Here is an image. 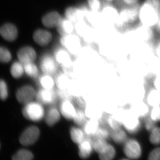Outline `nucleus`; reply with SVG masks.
Segmentation results:
<instances>
[{
  "label": "nucleus",
  "mask_w": 160,
  "mask_h": 160,
  "mask_svg": "<svg viewBox=\"0 0 160 160\" xmlns=\"http://www.w3.org/2000/svg\"><path fill=\"white\" fill-rule=\"evenodd\" d=\"M158 27L159 29L160 30V19L159 21H158Z\"/></svg>",
  "instance_id": "obj_51"
},
{
  "label": "nucleus",
  "mask_w": 160,
  "mask_h": 160,
  "mask_svg": "<svg viewBox=\"0 0 160 160\" xmlns=\"http://www.w3.org/2000/svg\"><path fill=\"white\" fill-rule=\"evenodd\" d=\"M84 127L85 132L89 135H93L99 128L98 122L95 119H90L87 121Z\"/></svg>",
  "instance_id": "obj_24"
},
{
  "label": "nucleus",
  "mask_w": 160,
  "mask_h": 160,
  "mask_svg": "<svg viewBox=\"0 0 160 160\" xmlns=\"http://www.w3.org/2000/svg\"><path fill=\"white\" fill-rule=\"evenodd\" d=\"M62 19L57 12H51L45 15L42 19V22L45 27L53 28L57 27Z\"/></svg>",
  "instance_id": "obj_11"
},
{
  "label": "nucleus",
  "mask_w": 160,
  "mask_h": 160,
  "mask_svg": "<svg viewBox=\"0 0 160 160\" xmlns=\"http://www.w3.org/2000/svg\"><path fill=\"white\" fill-rule=\"evenodd\" d=\"M103 15L108 22H117L118 19L119 15L117 10L113 7H107L103 11Z\"/></svg>",
  "instance_id": "obj_26"
},
{
  "label": "nucleus",
  "mask_w": 160,
  "mask_h": 160,
  "mask_svg": "<svg viewBox=\"0 0 160 160\" xmlns=\"http://www.w3.org/2000/svg\"><path fill=\"white\" fill-rule=\"evenodd\" d=\"M111 137L115 142L121 144L124 143L127 139L126 132L122 129L113 130L111 132Z\"/></svg>",
  "instance_id": "obj_32"
},
{
  "label": "nucleus",
  "mask_w": 160,
  "mask_h": 160,
  "mask_svg": "<svg viewBox=\"0 0 160 160\" xmlns=\"http://www.w3.org/2000/svg\"><path fill=\"white\" fill-rule=\"evenodd\" d=\"M35 95L34 89L32 86H29L21 87L18 89L16 94L18 102L25 105L32 102Z\"/></svg>",
  "instance_id": "obj_5"
},
{
  "label": "nucleus",
  "mask_w": 160,
  "mask_h": 160,
  "mask_svg": "<svg viewBox=\"0 0 160 160\" xmlns=\"http://www.w3.org/2000/svg\"><path fill=\"white\" fill-rule=\"evenodd\" d=\"M17 57L20 62L25 64L32 62L36 58V53L33 48L30 46H26L21 48L18 51Z\"/></svg>",
  "instance_id": "obj_9"
},
{
  "label": "nucleus",
  "mask_w": 160,
  "mask_h": 160,
  "mask_svg": "<svg viewBox=\"0 0 160 160\" xmlns=\"http://www.w3.org/2000/svg\"><path fill=\"white\" fill-rule=\"evenodd\" d=\"M89 6L92 10L98 11L100 8V3L99 0H88Z\"/></svg>",
  "instance_id": "obj_45"
},
{
  "label": "nucleus",
  "mask_w": 160,
  "mask_h": 160,
  "mask_svg": "<svg viewBox=\"0 0 160 160\" xmlns=\"http://www.w3.org/2000/svg\"><path fill=\"white\" fill-rule=\"evenodd\" d=\"M8 88L4 80H1L0 82V96L1 99L5 100L8 97Z\"/></svg>",
  "instance_id": "obj_40"
},
{
  "label": "nucleus",
  "mask_w": 160,
  "mask_h": 160,
  "mask_svg": "<svg viewBox=\"0 0 160 160\" xmlns=\"http://www.w3.org/2000/svg\"><path fill=\"white\" fill-rule=\"evenodd\" d=\"M56 84L59 89H66L70 85V80L67 75L61 73L58 76Z\"/></svg>",
  "instance_id": "obj_27"
},
{
  "label": "nucleus",
  "mask_w": 160,
  "mask_h": 160,
  "mask_svg": "<svg viewBox=\"0 0 160 160\" xmlns=\"http://www.w3.org/2000/svg\"><path fill=\"white\" fill-rule=\"evenodd\" d=\"M157 52L158 56L160 58V44L159 45V46H158Z\"/></svg>",
  "instance_id": "obj_50"
},
{
  "label": "nucleus",
  "mask_w": 160,
  "mask_h": 160,
  "mask_svg": "<svg viewBox=\"0 0 160 160\" xmlns=\"http://www.w3.org/2000/svg\"><path fill=\"white\" fill-rule=\"evenodd\" d=\"M71 139L76 144H79L85 139L84 134L81 129L76 127H72L70 131Z\"/></svg>",
  "instance_id": "obj_29"
},
{
  "label": "nucleus",
  "mask_w": 160,
  "mask_h": 160,
  "mask_svg": "<svg viewBox=\"0 0 160 160\" xmlns=\"http://www.w3.org/2000/svg\"><path fill=\"white\" fill-rule=\"evenodd\" d=\"M150 117L154 122L160 121V106H157L153 107L150 113Z\"/></svg>",
  "instance_id": "obj_41"
},
{
  "label": "nucleus",
  "mask_w": 160,
  "mask_h": 160,
  "mask_svg": "<svg viewBox=\"0 0 160 160\" xmlns=\"http://www.w3.org/2000/svg\"><path fill=\"white\" fill-rule=\"evenodd\" d=\"M39 82L43 89H52L54 86V81L50 75L46 74L40 78Z\"/></svg>",
  "instance_id": "obj_31"
},
{
  "label": "nucleus",
  "mask_w": 160,
  "mask_h": 160,
  "mask_svg": "<svg viewBox=\"0 0 160 160\" xmlns=\"http://www.w3.org/2000/svg\"><path fill=\"white\" fill-rule=\"evenodd\" d=\"M24 68L26 74L30 77L36 78L38 76V70L37 67L32 62L24 64Z\"/></svg>",
  "instance_id": "obj_33"
},
{
  "label": "nucleus",
  "mask_w": 160,
  "mask_h": 160,
  "mask_svg": "<svg viewBox=\"0 0 160 160\" xmlns=\"http://www.w3.org/2000/svg\"><path fill=\"white\" fill-rule=\"evenodd\" d=\"M85 10L75 7H69L65 12V15L67 19L72 22H78L83 17L85 13Z\"/></svg>",
  "instance_id": "obj_16"
},
{
  "label": "nucleus",
  "mask_w": 160,
  "mask_h": 160,
  "mask_svg": "<svg viewBox=\"0 0 160 160\" xmlns=\"http://www.w3.org/2000/svg\"><path fill=\"white\" fill-rule=\"evenodd\" d=\"M139 17L143 25L149 27L155 25L158 22L160 18L155 9L146 3L140 10Z\"/></svg>",
  "instance_id": "obj_3"
},
{
  "label": "nucleus",
  "mask_w": 160,
  "mask_h": 160,
  "mask_svg": "<svg viewBox=\"0 0 160 160\" xmlns=\"http://www.w3.org/2000/svg\"><path fill=\"white\" fill-rule=\"evenodd\" d=\"M108 123L113 130L121 129V127L122 125V121L115 114L111 116L108 118Z\"/></svg>",
  "instance_id": "obj_35"
},
{
  "label": "nucleus",
  "mask_w": 160,
  "mask_h": 160,
  "mask_svg": "<svg viewBox=\"0 0 160 160\" xmlns=\"http://www.w3.org/2000/svg\"><path fill=\"white\" fill-rule=\"evenodd\" d=\"M147 102L149 106L153 107L160 105V91L153 89L149 92L147 97Z\"/></svg>",
  "instance_id": "obj_23"
},
{
  "label": "nucleus",
  "mask_w": 160,
  "mask_h": 160,
  "mask_svg": "<svg viewBox=\"0 0 160 160\" xmlns=\"http://www.w3.org/2000/svg\"><path fill=\"white\" fill-rule=\"evenodd\" d=\"M154 85L156 89L160 91V74L158 75L154 81Z\"/></svg>",
  "instance_id": "obj_48"
},
{
  "label": "nucleus",
  "mask_w": 160,
  "mask_h": 160,
  "mask_svg": "<svg viewBox=\"0 0 160 160\" xmlns=\"http://www.w3.org/2000/svg\"><path fill=\"white\" fill-rule=\"evenodd\" d=\"M60 114L58 110L55 108H51L47 112L45 117V121L48 126H53L59 121Z\"/></svg>",
  "instance_id": "obj_21"
},
{
  "label": "nucleus",
  "mask_w": 160,
  "mask_h": 160,
  "mask_svg": "<svg viewBox=\"0 0 160 160\" xmlns=\"http://www.w3.org/2000/svg\"><path fill=\"white\" fill-rule=\"evenodd\" d=\"M40 130L35 126L28 127L24 130L20 136L19 142L24 146H30L37 142L39 137Z\"/></svg>",
  "instance_id": "obj_4"
},
{
  "label": "nucleus",
  "mask_w": 160,
  "mask_h": 160,
  "mask_svg": "<svg viewBox=\"0 0 160 160\" xmlns=\"http://www.w3.org/2000/svg\"><path fill=\"white\" fill-rule=\"evenodd\" d=\"M99 153V158L102 160H111L114 158L115 149L110 144H107L104 149Z\"/></svg>",
  "instance_id": "obj_22"
},
{
  "label": "nucleus",
  "mask_w": 160,
  "mask_h": 160,
  "mask_svg": "<svg viewBox=\"0 0 160 160\" xmlns=\"http://www.w3.org/2000/svg\"><path fill=\"white\" fill-rule=\"evenodd\" d=\"M12 59L11 53L8 49L1 47L0 49V60L2 63H6L10 62Z\"/></svg>",
  "instance_id": "obj_39"
},
{
  "label": "nucleus",
  "mask_w": 160,
  "mask_h": 160,
  "mask_svg": "<svg viewBox=\"0 0 160 160\" xmlns=\"http://www.w3.org/2000/svg\"><path fill=\"white\" fill-rule=\"evenodd\" d=\"M109 1H112V0H109Z\"/></svg>",
  "instance_id": "obj_52"
},
{
  "label": "nucleus",
  "mask_w": 160,
  "mask_h": 160,
  "mask_svg": "<svg viewBox=\"0 0 160 160\" xmlns=\"http://www.w3.org/2000/svg\"><path fill=\"white\" fill-rule=\"evenodd\" d=\"M62 45L72 53L77 52L81 47V42L78 37L73 34L62 36L61 40Z\"/></svg>",
  "instance_id": "obj_7"
},
{
  "label": "nucleus",
  "mask_w": 160,
  "mask_h": 160,
  "mask_svg": "<svg viewBox=\"0 0 160 160\" xmlns=\"http://www.w3.org/2000/svg\"><path fill=\"white\" fill-rule=\"evenodd\" d=\"M124 151L127 158L132 159L138 158L142 154V149L139 143L135 140H130L126 142Z\"/></svg>",
  "instance_id": "obj_6"
},
{
  "label": "nucleus",
  "mask_w": 160,
  "mask_h": 160,
  "mask_svg": "<svg viewBox=\"0 0 160 160\" xmlns=\"http://www.w3.org/2000/svg\"><path fill=\"white\" fill-rule=\"evenodd\" d=\"M34 156L31 151L26 149H21L12 156L13 160H30L32 159Z\"/></svg>",
  "instance_id": "obj_30"
},
{
  "label": "nucleus",
  "mask_w": 160,
  "mask_h": 160,
  "mask_svg": "<svg viewBox=\"0 0 160 160\" xmlns=\"http://www.w3.org/2000/svg\"><path fill=\"white\" fill-rule=\"evenodd\" d=\"M60 112L63 117L67 120L73 119L77 111L69 100H64L60 106Z\"/></svg>",
  "instance_id": "obj_14"
},
{
  "label": "nucleus",
  "mask_w": 160,
  "mask_h": 160,
  "mask_svg": "<svg viewBox=\"0 0 160 160\" xmlns=\"http://www.w3.org/2000/svg\"><path fill=\"white\" fill-rule=\"evenodd\" d=\"M22 114L27 119L38 122L44 117L45 111L41 103L31 102L26 104L23 108Z\"/></svg>",
  "instance_id": "obj_2"
},
{
  "label": "nucleus",
  "mask_w": 160,
  "mask_h": 160,
  "mask_svg": "<svg viewBox=\"0 0 160 160\" xmlns=\"http://www.w3.org/2000/svg\"><path fill=\"white\" fill-rule=\"evenodd\" d=\"M92 149V142L90 140L84 139L79 144V155L82 159L87 158L90 156Z\"/></svg>",
  "instance_id": "obj_17"
},
{
  "label": "nucleus",
  "mask_w": 160,
  "mask_h": 160,
  "mask_svg": "<svg viewBox=\"0 0 160 160\" xmlns=\"http://www.w3.org/2000/svg\"><path fill=\"white\" fill-rule=\"evenodd\" d=\"M73 29L72 22L67 18L62 19L57 26L58 32L62 36L71 34Z\"/></svg>",
  "instance_id": "obj_20"
},
{
  "label": "nucleus",
  "mask_w": 160,
  "mask_h": 160,
  "mask_svg": "<svg viewBox=\"0 0 160 160\" xmlns=\"http://www.w3.org/2000/svg\"><path fill=\"white\" fill-rule=\"evenodd\" d=\"M151 68L155 73L160 74V58L154 60L151 64Z\"/></svg>",
  "instance_id": "obj_46"
},
{
  "label": "nucleus",
  "mask_w": 160,
  "mask_h": 160,
  "mask_svg": "<svg viewBox=\"0 0 160 160\" xmlns=\"http://www.w3.org/2000/svg\"><path fill=\"white\" fill-rule=\"evenodd\" d=\"M146 3L155 9L160 18V0H146Z\"/></svg>",
  "instance_id": "obj_43"
},
{
  "label": "nucleus",
  "mask_w": 160,
  "mask_h": 160,
  "mask_svg": "<svg viewBox=\"0 0 160 160\" xmlns=\"http://www.w3.org/2000/svg\"><path fill=\"white\" fill-rule=\"evenodd\" d=\"M149 141L153 145H159L160 144V128L154 127L152 130Z\"/></svg>",
  "instance_id": "obj_37"
},
{
  "label": "nucleus",
  "mask_w": 160,
  "mask_h": 160,
  "mask_svg": "<svg viewBox=\"0 0 160 160\" xmlns=\"http://www.w3.org/2000/svg\"><path fill=\"white\" fill-rule=\"evenodd\" d=\"M87 117L90 119H97L101 117L102 111L98 107L91 106L87 107L85 112Z\"/></svg>",
  "instance_id": "obj_34"
},
{
  "label": "nucleus",
  "mask_w": 160,
  "mask_h": 160,
  "mask_svg": "<svg viewBox=\"0 0 160 160\" xmlns=\"http://www.w3.org/2000/svg\"><path fill=\"white\" fill-rule=\"evenodd\" d=\"M24 66L21 62H15L12 64L10 68V73L14 78H19L22 76L24 73Z\"/></svg>",
  "instance_id": "obj_28"
},
{
  "label": "nucleus",
  "mask_w": 160,
  "mask_h": 160,
  "mask_svg": "<svg viewBox=\"0 0 160 160\" xmlns=\"http://www.w3.org/2000/svg\"><path fill=\"white\" fill-rule=\"evenodd\" d=\"M56 60L51 56L48 54L45 55L41 60V68L45 74H53L57 70Z\"/></svg>",
  "instance_id": "obj_8"
},
{
  "label": "nucleus",
  "mask_w": 160,
  "mask_h": 160,
  "mask_svg": "<svg viewBox=\"0 0 160 160\" xmlns=\"http://www.w3.org/2000/svg\"><path fill=\"white\" fill-rule=\"evenodd\" d=\"M124 1L127 4L132 5V4H135L137 2L138 0H124Z\"/></svg>",
  "instance_id": "obj_49"
},
{
  "label": "nucleus",
  "mask_w": 160,
  "mask_h": 160,
  "mask_svg": "<svg viewBox=\"0 0 160 160\" xmlns=\"http://www.w3.org/2000/svg\"><path fill=\"white\" fill-rule=\"evenodd\" d=\"M56 61L64 67L71 66V59L70 56L66 50L62 49L57 50L55 53Z\"/></svg>",
  "instance_id": "obj_18"
},
{
  "label": "nucleus",
  "mask_w": 160,
  "mask_h": 160,
  "mask_svg": "<svg viewBox=\"0 0 160 160\" xmlns=\"http://www.w3.org/2000/svg\"><path fill=\"white\" fill-rule=\"evenodd\" d=\"M154 121L151 118H148L145 122V127L147 130L150 131L154 128Z\"/></svg>",
  "instance_id": "obj_47"
},
{
  "label": "nucleus",
  "mask_w": 160,
  "mask_h": 160,
  "mask_svg": "<svg viewBox=\"0 0 160 160\" xmlns=\"http://www.w3.org/2000/svg\"><path fill=\"white\" fill-rule=\"evenodd\" d=\"M137 11L134 9H125L119 15L118 21L120 23L126 24L133 22L137 17Z\"/></svg>",
  "instance_id": "obj_15"
},
{
  "label": "nucleus",
  "mask_w": 160,
  "mask_h": 160,
  "mask_svg": "<svg viewBox=\"0 0 160 160\" xmlns=\"http://www.w3.org/2000/svg\"><path fill=\"white\" fill-rule=\"evenodd\" d=\"M122 123V125L129 132L134 133L136 132L140 126L138 117L132 111L128 109L119 110L116 113Z\"/></svg>",
  "instance_id": "obj_1"
},
{
  "label": "nucleus",
  "mask_w": 160,
  "mask_h": 160,
  "mask_svg": "<svg viewBox=\"0 0 160 160\" xmlns=\"http://www.w3.org/2000/svg\"><path fill=\"white\" fill-rule=\"evenodd\" d=\"M0 33L4 39L12 42L18 37L17 28L14 25L10 23L5 24L1 27Z\"/></svg>",
  "instance_id": "obj_10"
},
{
  "label": "nucleus",
  "mask_w": 160,
  "mask_h": 160,
  "mask_svg": "<svg viewBox=\"0 0 160 160\" xmlns=\"http://www.w3.org/2000/svg\"><path fill=\"white\" fill-rule=\"evenodd\" d=\"M86 113L82 110L77 111L76 114L73 120L76 124L79 126H84L86 124Z\"/></svg>",
  "instance_id": "obj_36"
},
{
  "label": "nucleus",
  "mask_w": 160,
  "mask_h": 160,
  "mask_svg": "<svg viewBox=\"0 0 160 160\" xmlns=\"http://www.w3.org/2000/svg\"><path fill=\"white\" fill-rule=\"evenodd\" d=\"M131 110L139 118L145 117L149 112V107L147 104L142 101L135 103L132 106Z\"/></svg>",
  "instance_id": "obj_19"
},
{
  "label": "nucleus",
  "mask_w": 160,
  "mask_h": 160,
  "mask_svg": "<svg viewBox=\"0 0 160 160\" xmlns=\"http://www.w3.org/2000/svg\"><path fill=\"white\" fill-rule=\"evenodd\" d=\"M36 96L39 102L45 105L51 104L55 99V95L52 89H42L38 92Z\"/></svg>",
  "instance_id": "obj_13"
},
{
  "label": "nucleus",
  "mask_w": 160,
  "mask_h": 160,
  "mask_svg": "<svg viewBox=\"0 0 160 160\" xmlns=\"http://www.w3.org/2000/svg\"><path fill=\"white\" fill-rule=\"evenodd\" d=\"M52 38V36L49 32L43 29H38L33 35L34 42L38 45L45 46L48 45Z\"/></svg>",
  "instance_id": "obj_12"
},
{
  "label": "nucleus",
  "mask_w": 160,
  "mask_h": 160,
  "mask_svg": "<svg viewBox=\"0 0 160 160\" xmlns=\"http://www.w3.org/2000/svg\"><path fill=\"white\" fill-rule=\"evenodd\" d=\"M150 160H160V148H155L152 150L148 158Z\"/></svg>",
  "instance_id": "obj_44"
},
{
  "label": "nucleus",
  "mask_w": 160,
  "mask_h": 160,
  "mask_svg": "<svg viewBox=\"0 0 160 160\" xmlns=\"http://www.w3.org/2000/svg\"><path fill=\"white\" fill-rule=\"evenodd\" d=\"M106 139L102 138H96L92 142L93 149L98 153L102 151L105 147L107 146Z\"/></svg>",
  "instance_id": "obj_38"
},
{
  "label": "nucleus",
  "mask_w": 160,
  "mask_h": 160,
  "mask_svg": "<svg viewBox=\"0 0 160 160\" xmlns=\"http://www.w3.org/2000/svg\"><path fill=\"white\" fill-rule=\"evenodd\" d=\"M149 27V26L143 25L137 29V35L140 39L142 41H148L152 37V32Z\"/></svg>",
  "instance_id": "obj_25"
},
{
  "label": "nucleus",
  "mask_w": 160,
  "mask_h": 160,
  "mask_svg": "<svg viewBox=\"0 0 160 160\" xmlns=\"http://www.w3.org/2000/svg\"><path fill=\"white\" fill-rule=\"evenodd\" d=\"M93 136L95 138H102L106 139L109 136V132L104 128H99L97 132Z\"/></svg>",
  "instance_id": "obj_42"
}]
</instances>
